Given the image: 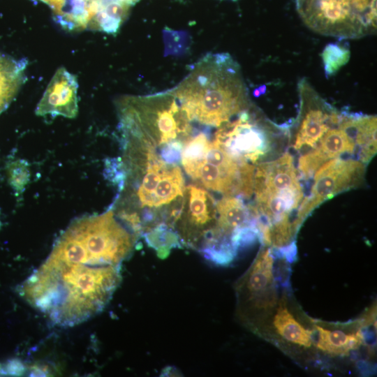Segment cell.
<instances>
[{
  "instance_id": "cell-2",
  "label": "cell",
  "mask_w": 377,
  "mask_h": 377,
  "mask_svg": "<svg viewBox=\"0 0 377 377\" xmlns=\"http://www.w3.org/2000/svg\"><path fill=\"white\" fill-rule=\"evenodd\" d=\"M188 119L218 128L251 107L239 65L227 53H209L171 89Z\"/></svg>"
},
{
  "instance_id": "cell-3",
  "label": "cell",
  "mask_w": 377,
  "mask_h": 377,
  "mask_svg": "<svg viewBox=\"0 0 377 377\" xmlns=\"http://www.w3.org/2000/svg\"><path fill=\"white\" fill-rule=\"evenodd\" d=\"M298 175L293 158L288 152L255 168L253 193L256 203L250 208L258 237L265 245L290 247L301 226L297 212L304 192Z\"/></svg>"
},
{
  "instance_id": "cell-9",
  "label": "cell",
  "mask_w": 377,
  "mask_h": 377,
  "mask_svg": "<svg viewBox=\"0 0 377 377\" xmlns=\"http://www.w3.org/2000/svg\"><path fill=\"white\" fill-rule=\"evenodd\" d=\"M355 114L344 112L337 127L329 128L318 140L312 151L302 156L298 169L304 175L311 177L326 161L338 158L344 154L357 152L355 143Z\"/></svg>"
},
{
  "instance_id": "cell-8",
  "label": "cell",
  "mask_w": 377,
  "mask_h": 377,
  "mask_svg": "<svg viewBox=\"0 0 377 377\" xmlns=\"http://www.w3.org/2000/svg\"><path fill=\"white\" fill-rule=\"evenodd\" d=\"M364 163L355 159L332 158L323 163L314 173L309 195L303 198L297 212L300 224L320 204L337 194L352 188L363 179Z\"/></svg>"
},
{
  "instance_id": "cell-10",
  "label": "cell",
  "mask_w": 377,
  "mask_h": 377,
  "mask_svg": "<svg viewBox=\"0 0 377 377\" xmlns=\"http://www.w3.org/2000/svg\"><path fill=\"white\" fill-rule=\"evenodd\" d=\"M77 88L76 77L65 68H59L39 101L36 114L75 118L78 112Z\"/></svg>"
},
{
  "instance_id": "cell-6",
  "label": "cell",
  "mask_w": 377,
  "mask_h": 377,
  "mask_svg": "<svg viewBox=\"0 0 377 377\" xmlns=\"http://www.w3.org/2000/svg\"><path fill=\"white\" fill-rule=\"evenodd\" d=\"M216 205L207 190L197 184L186 186L183 208L175 226L181 247L190 248L206 257L216 232Z\"/></svg>"
},
{
  "instance_id": "cell-1",
  "label": "cell",
  "mask_w": 377,
  "mask_h": 377,
  "mask_svg": "<svg viewBox=\"0 0 377 377\" xmlns=\"http://www.w3.org/2000/svg\"><path fill=\"white\" fill-rule=\"evenodd\" d=\"M124 256L122 235L111 219L102 214L77 218L22 284L21 294L54 323L79 324L110 300Z\"/></svg>"
},
{
  "instance_id": "cell-15",
  "label": "cell",
  "mask_w": 377,
  "mask_h": 377,
  "mask_svg": "<svg viewBox=\"0 0 377 377\" xmlns=\"http://www.w3.org/2000/svg\"><path fill=\"white\" fill-rule=\"evenodd\" d=\"M6 168L8 182L15 191V195L20 197L30 180L31 172L29 165L26 161L17 159L9 161Z\"/></svg>"
},
{
  "instance_id": "cell-12",
  "label": "cell",
  "mask_w": 377,
  "mask_h": 377,
  "mask_svg": "<svg viewBox=\"0 0 377 377\" xmlns=\"http://www.w3.org/2000/svg\"><path fill=\"white\" fill-rule=\"evenodd\" d=\"M313 344L331 357H343L356 350L364 343L361 330H348L313 325Z\"/></svg>"
},
{
  "instance_id": "cell-7",
  "label": "cell",
  "mask_w": 377,
  "mask_h": 377,
  "mask_svg": "<svg viewBox=\"0 0 377 377\" xmlns=\"http://www.w3.org/2000/svg\"><path fill=\"white\" fill-rule=\"evenodd\" d=\"M251 109L217 128L213 138L235 158L254 163L268 151L270 137Z\"/></svg>"
},
{
  "instance_id": "cell-14",
  "label": "cell",
  "mask_w": 377,
  "mask_h": 377,
  "mask_svg": "<svg viewBox=\"0 0 377 377\" xmlns=\"http://www.w3.org/2000/svg\"><path fill=\"white\" fill-rule=\"evenodd\" d=\"M350 57L348 47L338 43L327 45L321 54L325 76L328 77L335 74L348 63Z\"/></svg>"
},
{
  "instance_id": "cell-5",
  "label": "cell",
  "mask_w": 377,
  "mask_h": 377,
  "mask_svg": "<svg viewBox=\"0 0 377 377\" xmlns=\"http://www.w3.org/2000/svg\"><path fill=\"white\" fill-rule=\"evenodd\" d=\"M237 315L251 330L256 331L267 313L278 302L274 258L270 248H263L235 284Z\"/></svg>"
},
{
  "instance_id": "cell-11",
  "label": "cell",
  "mask_w": 377,
  "mask_h": 377,
  "mask_svg": "<svg viewBox=\"0 0 377 377\" xmlns=\"http://www.w3.org/2000/svg\"><path fill=\"white\" fill-rule=\"evenodd\" d=\"M271 328L281 341L297 348H309L313 344V331L306 328L289 309L283 297L274 309Z\"/></svg>"
},
{
  "instance_id": "cell-4",
  "label": "cell",
  "mask_w": 377,
  "mask_h": 377,
  "mask_svg": "<svg viewBox=\"0 0 377 377\" xmlns=\"http://www.w3.org/2000/svg\"><path fill=\"white\" fill-rule=\"evenodd\" d=\"M213 129L202 127L186 142L181 156L184 170L208 190L249 198L253 193L255 167L235 158L214 138L211 139Z\"/></svg>"
},
{
  "instance_id": "cell-13",
  "label": "cell",
  "mask_w": 377,
  "mask_h": 377,
  "mask_svg": "<svg viewBox=\"0 0 377 377\" xmlns=\"http://www.w3.org/2000/svg\"><path fill=\"white\" fill-rule=\"evenodd\" d=\"M26 59L0 54V114L8 107L25 81Z\"/></svg>"
}]
</instances>
